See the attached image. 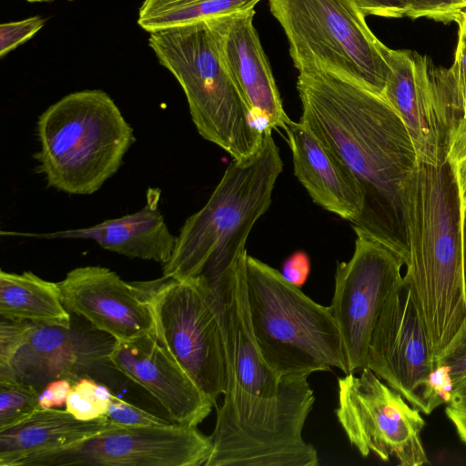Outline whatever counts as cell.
Returning <instances> with one entry per match:
<instances>
[{"label": "cell", "instance_id": "obj_35", "mask_svg": "<svg viewBox=\"0 0 466 466\" xmlns=\"http://www.w3.org/2000/svg\"><path fill=\"white\" fill-rule=\"evenodd\" d=\"M438 363L449 367L454 389L466 380V339Z\"/></svg>", "mask_w": 466, "mask_h": 466}, {"label": "cell", "instance_id": "obj_4", "mask_svg": "<svg viewBox=\"0 0 466 466\" xmlns=\"http://www.w3.org/2000/svg\"><path fill=\"white\" fill-rule=\"evenodd\" d=\"M271 129L252 156L233 159L204 207L188 217L177 236L163 277L208 280L228 269L246 251L248 237L268 209L283 168Z\"/></svg>", "mask_w": 466, "mask_h": 466}, {"label": "cell", "instance_id": "obj_28", "mask_svg": "<svg viewBox=\"0 0 466 466\" xmlns=\"http://www.w3.org/2000/svg\"><path fill=\"white\" fill-rule=\"evenodd\" d=\"M409 17H425L439 22H458L466 11V0H410Z\"/></svg>", "mask_w": 466, "mask_h": 466}, {"label": "cell", "instance_id": "obj_42", "mask_svg": "<svg viewBox=\"0 0 466 466\" xmlns=\"http://www.w3.org/2000/svg\"><path fill=\"white\" fill-rule=\"evenodd\" d=\"M464 116H466V100L464 102Z\"/></svg>", "mask_w": 466, "mask_h": 466}, {"label": "cell", "instance_id": "obj_22", "mask_svg": "<svg viewBox=\"0 0 466 466\" xmlns=\"http://www.w3.org/2000/svg\"><path fill=\"white\" fill-rule=\"evenodd\" d=\"M0 315L3 319L29 321L42 325H71L57 283L41 279L31 271H0Z\"/></svg>", "mask_w": 466, "mask_h": 466}, {"label": "cell", "instance_id": "obj_11", "mask_svg": "<svg viewBox=\"0 0 466 466\" xmlns=\"http://www.w3.org/2000/svg\"><path fill=\"white\" fill-rule=\"evenodd\" d=\"M339 405L335 410L350 442L364 457L370 452L384 461L394 457L400 466L429 464L421 431L420 411L371 370L338 379Z\"/></svg>", "mask_w": 466, "mask_h": 466}, {"label": "cell", "instance_id": "obj_24", "mask_svg": "<svg viewBox=\"0 0 466 466\" xmlns=\"http://www.w3.org/2000/svg\"><path fill=\"white\" fill-rule=\"evenodd\" d=\"M39 389L16 380H0V431L30 417L39 409Z\"/></svg>", "mask_w": 466, "mask_h": 466}, {"label": "cell", "instance_id": "obj_23", "mask_svg": "<svg viewBox=\"0 0 466 466\" xmlns=\"http://www.w3.org/2000/svg\"><path fill=\"white\" fill-rule=\"evenodd\" d=\"M261 0H144L137 25L152 33L213 16L255 10Z\"/></svg>", "mask_w": 466, "mask_h": 466}, {"label": "cell", "instance_id": "obj_33", "mask_svg": "<svg viewBox=\"0 0 466 466\" xmlns=\"http://www.w3.org/2000/svg\"><path fill=\"white\" fill-rule=\"evenodd\" d=\"M310 272V260L304 251H296L288 257L282 264L283 278L300 288L305 284Z\"/></svg>", "mask_w": 466, "mask_h": 466}, {"label": "cell", "instance_id": "obj_9", "mask_svg": "<svg viewBox=\"0 0 466 466\" xmlns=\"http://www.w3.org/2000/svg\"><path fill=\"white\" fill-rule=\"evenodd\" d=\"M136 285L149 305L159 343L217 406L226 391V360L207 280L162 277Z\"/></svg>", "mask_w": 466, "mask_h": 466}, {"label": "cell", "instance_id": "obj_1", "mask_svg": "<svg viewBox=\"0 0 466 466\" xmlns=\"http://www.w3.org/2000/svg\"><path fill=\"white\" fill-rule=\"evenodd\" d=\"M247 256L206 279L222 333L227 386L205 466H317V450L302 437L314 393L307 376L279 378L258 350L248 316Z\"/></svg>", "mask_w": 466, "mask_h": 466}, {"label": "cell", "instance_id": "obj_18", "mask_svg": "<svg viewBox=\"0 0 466 466\" xmlns=\"http://www.w3.org/2000/svg\"><path fill=\"white\" fill-rule=\"evenodd\" d=\"M255 10L215 16L226 64L261 132L285 128L283 108L270 65L253 24Z\"/></svg>", "mask_w": 466, "mask_h": 466}, {"label": "cell", "instance_id": "obj_39", "mask_svg": "<svg viewBox=\"0 0 466 466\" xmlns=\"http://www.w3.org/2000/svg\"><path fill=\"white\" fill-rule=\"evenodd\" d=\"M461 243H462V265L463 278L466 289V207L461 210Z\"/></svg>", "mask_w": 466, "mask_h": 466}, {"label": "cell", "instance_id": "obj_17", "mask_svg": "<svg viewBox=\"0 0 466 466\" xmlns=\"http://www.w3.org/2000/svg\"><path fill=\"white\" fill-rule=\"evenodd\" d=\"M117 371L143 387L178 424L197 427L213 402L159 343L155 333L116 340L108 356Z\"/></svg>", "mask_w": 466, "mask_h": 466}, {"label": "cell", "instance_id": "obj_37", "mask_svg": "<svg viewBox=\"0 0 466 466\" xmlns=\"http://www.w3.org/2000/svg\"><path fill=\"white\" fill-rule=\"evenodd\" d=\"M445 413L453 424L461 441L466 444V409L448 405Z\"/></svg>", "mask_w": 466, "mask_h": 466}, {"label": "cell", "instance_id": "obj_27", "mask_svg": "<svg viewBox=\"0 0 466 466\" xmlns=\"http://www.w3.org/2000/svg\"><path fill=\"white\" fill-rule=\"evenodd\" d=\"M41 15L0 25V58L4 59L19 46L33 38L46 25Z\"/></svg>", "mask_w": 466, "mask_h": 466}, {"label": "cell", "instance_id": "obj_30", "mask_svg": "<svg viewBox=\"0 0 466 466\" xmlns=\"http://www.w3.org/2000/svg\"><path fill=\"white\" fill-rule=\"evenodd\" d=\"M447 161L451 166L461 198L466 207V116L455 125L449 140Z\"/></svg>", "mask_w": 466, "mask_h": 466}, {"label": "cell", "instance_id": "obj_6", "mask_svg": "<svg viewBox=\"0 0 466 466\" xmlns=\"http://www.w3.org/2000/svg\"><path fill=\"white\" fill-rule=\"evenodd\" d=\"M36 172L48 187L90 195L119 169L135 142L132 127L101 89L69 93L38 117Z\"/></svg>", "mask_w": 466, "mask_h": 466}, {"label": "cell", "instance_id": "obj_21", "mask_svg": "<svg viewBox=\"0 0 466 466\" xmlns=\"http://www.w3.org/2000/svg\"><path fill=\"white\" fill-rule=\"evenodd\" d=\"M114 427L106 416L82 420L66 410L38 409L0 431V466H15L25 456L70 446Z\"/></svg>", "mask_w": 466, "mask_h": 466}, {"label": "cell", "instance_id": "obj_19", "mask_svg": "<svg viewBox=\"0 0 466 466\" xmlns=\"http://www.w3.org/2000/svg\"><path fill=\"white\" fill-rule=\"evenodd\" d=\"M292 153L294 175L313 202L354 222L363 198L360 185L343 160L301 121L284 128Z\"/></svg>", "mask_w": 466, "mask_h": 466}, {"label": "cell", "instance_id": "obj_20", "mask_svg": "<svg viewBox=\"0 0 466 466\" xmlns=\"http://www.w3.org/2000/svg\"><path fill=\"white\" fill-rule=\"evenodd\" d=\"M160 195L159 188L148 187L146 204L140 210L87 228L41 234L12 231L1 234L50 239H92L101 248L129 258L154 260L163 265L173 253L177 236L169 231L158 208Z\"/></svg>", "mask_w": 466, "mask_h": 466}, {"label": "cell", "instance_id": "obj_10", "mask_svg": "<svg viewBox=\"0 0 466 466\" xmlns=\"http://www.w3.org/2000/svg\"><path fill=\"white\" fill-rule=\"evenodd\" d=\"M380 49L390 66L383 96L404 122L418 161L443 165L451 134L464 116L454 67L435 66L426 56L382 43Z\"/></svg>", "mask_w": 466, "mask_h": 466}, {"label": "cell", "instance_id": "obj_5", "mask_svg": "<svg viewBox=\"0 0 466 466\" xmlns=\"http://www.w3.org/2000/svg\"><path fill=\"white\" fill-rule=\"evenodd\" d=\"M147 42L182 87L198 134L233 159L255 154L264 132L226 64L215 16L149 33Z\"/></svg>", "mask_w": 466, "mask_h": 466}, {"label": "cell", "instance_id": "obj_26", "mask_svg": "<svg viewBox=\"0 0 466 466\" xmlns=\"http://www.w3.org/2000/svg\"><path fill=\"white\" fill-rule=\"evenodd\" d=\"M106 418L119 427L162 426L172 423L147 410L128 403L116 396H113L106 410Z\"/></svg>", "mask_w": 466, "mask_h": 466}, {"label": "cell", "instance_id": "obj_32", "mask_svg": "<svg viewBox=\"0 0 466 466\" xmlns=\"http://www.w3.org/2000/svg\"><path fill=\"white\" fill-rule=\"evenodd\" d=\"M365 15L387 18L408 16L410 12V0H353Z\"/></svg>", "mask_w": 466, "mask_h": 466}, {"label": "cell", "instance_id": "obj_31", "mask_svg": "<svg viewBox=\"0 0 466 466\" xmlns=\"http://www.w3.org/2000/svg\"><path fill=\"white\" fill-rule=\"evenodd\" d=\"M29 321L1 320L0 366L5 365L14 356L25 336Z\"/></svg>", "mask_w": 466, "mask_h": 466}, {"label": "cell", "instance_id": "obj_3", "mask_svg": "<svg viewBox=\"0 0 466 466\" xmlns=\"http://www.w3.org/2000/svg\"><path fill=\"white\" fill-rule=\"evenodd\" d=\"M461 210L450 163L417 161L406 191L409 260L403 278L434 365L466 339Z\"/></svg>", "mask_w": 466, "mask_h": 466}, {"label": "cell", "instance_id": "obj_41", "mask_svg": "<svg viewBox=\"0 0 466 466\" xmlns=\"http://www.w3.org/2000/svg\"><path fill=\"white\" fill-rule=\"evenodd\" d=\"M458 22H461L466 30V11L463 12L461 17L460 18V20Z\"/></svg>", "mask_w": 466, "mask_h": 466}, {"label": "cell", "instance_id": "obj_16", "mask_svg": "<svg viewBox=\"0 0 466 466\" xmlns=\"http://www.w3.org/2000/svg\"><path fill=\"white\" fill-rule=\"evenodd\" d=\"M57 284L69 312L115 340L155 333L151 309L136 283L126 282L109 268L78 267Z\"/></svg>", "mask_w": 466, "mask_h": 466}, {"label": "cell", "instance_id": "obj_14", "mask_svg": "<svg viewBox=\"0 0 466 466\" xmlns=\"http://www.w3.org/2000/svg\"><path fill=\"white\" fill-rule=\"evenodd\" d=\"M435 367L410 289L403 278L389 295L375 324L367 368L424 414L422 392Z\"/></svg>", "mask_w": 466, "mask_h": 466}, {"label": "cell", "instance_id": "obj_12", "mask_svg": "<svg viewBox=\"0 0 466 466\" xmlns=\"http://www.w3.org/2000/svg\"><path fill=\"white\" fill-rule=\"evenodd\" d=\"M209 436L197 427H114L76 444L25 456L15 466H205Z\"/></svg>", "mask_w": 466, "mask_h": 466}, {"label": "cell", "instance_id": "obj_15", "mask_svg": "<svg viewBox=\"0 0 466 466\" xmlns=\"http://www.w3.org/2000/svg\"><path fill=\"white\" fill-rule=\"evenodd\" d=\"M96 329L52 326L29 322L12 359L0 366V380H16L37 389L66 379L75 383L111 364L109 353L115 339Z\"/></svg>", "mask_w": 466, "mask_h": 466}, {"label": "cell", "instance_id": "obj_25", "mask_svg": "<svg viewBox=\"0 0 466 466\" xmlns=\"http://www.w3.org/2000/svg\"><path fill=\"white\" fill-rule=\"evenodd\" d=\"M114 394L90 378H81L73 383L66 401V410L82 420L106 416Z\"/></svg>", "mask_w": 466, "mask_h": 466}, {"label": "cell", "instance_id": "obj_13", "mask_svg": "<svg viewBox=\"0 0 466 466\" xmlns=\"http://www.w3.org/2000/svg\"><path fill=\"white\" fill-rule=\"evenodd\" d=\"M351 258L338 263L330 309L338 325L348 372L367 367L375 324L385 301L403 279L404 260L386 245L355 229Z\"/></svg>", "mask_w": 466, "mask_h": 466}, {"label": "cell", "instance_id": "obj_7", "mask_svg": "<svg viewBox=\"0 0 466 466\" xmlns=\"http://www.w3.org/2000/svg\"><path fill=\"white\" fill-rule=\"evenodd\" d=\"M248 316L258 350L279 378L309 377L338 368L348 373L342 339L330 307L285 279L280 271L247 256Z\"/></svg>", "mask_w": 466, "mask_h": 466}, {"label": "cell", "instance_id": "obj_36", "mask_svg": "<svg viewBox=\"0 0 466 466\" xmlns=\"http://www.w3.org/2000/svg\"><path fill=\"white\" fill-rule=\"evenodd\" d=\"M457 24L459 25V38L452 66L464 100H466V30L461 22Z\"/></svg>", "mask_w": 466, "mask_h": 466}, {"label": "cell", "instance_id": "obj_34", "mask_svg": "<svg viewBox=\"0 0 466 466\" xmlns=\"http://www.w3.org/2000/svg\"><path fill=\"white\" fill-rule=\"evenodd\" d=\"M73 383L66 379H59L46 384L39 394V409L47 410L66 403Z\"/></svg>", "mask_w": 466, "mask_h": 466}, {"label": "cell", "instance_id": "obj_2", "mask_svg": "<svg viewBox=\"0 0 466 466\" xmlns=\"http://www.w3.org/2000/svg\"><path fill=\"white\" fill-rule=\"evenodd\" d=\"M300 121L348 166L363 198L352 222L409 260L406 191L417 155L401 117L386 99L339 75L301 71L297 81Z\"/></svg>", "mask_w": 466, "mask_h": 466}, {"label": "cell", "instance_id": "obj_40", "mask_svg": "<svg viewBox=\"0 0 466 466\" xmlns=\"http://www.w3.org/2000/svg\"><path fill=\"white\" fill-rule=\"evenodd\" d=\"M28 3H51V2H55V1H57V0H25ZM66 1H68V2H73V1H76V0H66Z\"/></svg>", "mask_w": 466, "mask_h": 466}, {"label": "cell", "instance_id": "obj_38", "mask_svg": "<svg viewBox=\"0 0 466 466\" xmlns=\"http://www.w3.org/2000/svg\"><path fill=\"white\" fill-rule=\"evenodd\" d=\"M448 405L466 409V380L453 390L451 402Z\"/></svg>", "mask_w": 466, "mask_h": 466}, {"label": "cell", "instance_id": "obj_8", "mask_svg": "<svg viewBox=\"0 0 466 466\" xmlns=\"http://www.w3.org/2000/svg\"><path fill=\"white\" fill-rule=\"evenodd\" d=\"M299 72L322 69L383 95L390 66L353 0H268Z\"/></svg>", "mask_w": 466, "mask_h": 466}, {"label": "cell", "instance_id": "obj_29", "mask_svg": "<svg viewBox=\"0 0 466 466\" xmlns=\"http://www.w3.org/2000/svg\"><path fill=\"white\" fill-rule=\"evenodd\" d=\"M453 390L449 367L442 363L436 364L425 382L422 392L424 414L430 415L439 406L449 404Z\"/></svg>", "mask_w": 466, "mask_h": 466}]
</instances>
